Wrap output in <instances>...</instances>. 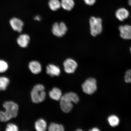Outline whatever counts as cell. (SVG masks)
Returning <instances> with one entry per match:
<instances>
[{"mask_svg":"<svg viewBox=\"0 0 131 131\" xmlns=\"http://www.w3.org/2000/svg\"><path fill=\"white\" fill-rule=\"evenodd\" d=\"M46 73L48 75L53 77L59 76L61 71L58 66L53 64H49L46 67Z\"/></svg>","mask_w":131,"mask_h":131,"instance_id":"cell-10","label":"cell"},{"mask_svg":"<svg viewBox=\"0 0 131 131\" xmlns=\"http://www.w3.org/2000/svg\"><path fill=\"white\" fill-rule=\"evenodd\" d=\"M35 127L36 130L38 131H45L47 128V123L45 119H38L35 123Z\"/></svg>","mask_w":131,"mask_h":131,"instance_id":"cell-16","label":"cell"},{"mask_svg":"<svg viewBox=\"0 0 131 131\" xmlns=\"http://www.w3.org/2000/svg\"><path fill=\"white\" fill-rule=\"evenodd\" d=\"M10 82L9 79L5 77H0V91L6 90Z\"/></svg>","mask_w":131,"mask_h":131,"instance_id":"cell-18","label":"cell"},{"mask_svg":"<svg viewBox=\"0 0 131 131\" xmlns=\"http://www.w3.org/2000/svg\"><path fill=\"white\" fill-rule=\"evenodd\" d=\"M82 87L85 94L88 95L94 94L97 89L96 80L93 78L88 79L82 85Z\"/></svg>","mask_w":131,"mask_h":131,"instance_id":"cell-5","label":"cell"},{"mask_svg":"<svg viewBox=\"0 0 131 131\" xmlns=\"http://www.w3.org/2000/svg\"><path fill=\"white\" fill-rule=\"evenodd\" d=\"M129 15L128 11L124 8H121L118 9L116 13V17L121 21H123L127 19Z\"/></svg>","mask_w":131,"mask_h":131,"instance_id":"cell-14","label":"cell"},{"mask_svg":"<svg viewBox=\"0 0 131 131\" xmlns=\"http://www.w3.org/2000/svg\"><path fill=\"white\" fill-rule=\"evenodd\" d=\"M124 79L126 83L131 82V69L128 70L126 72L124 77Z\"/></svg>","mask_w":131,"mask_h":131,"instance_id":"cell-24","label":"cell"},{"mask_svg":"<svg viewBox=\"0 0 131 131\" xmlns=\"http://www.w3.org/2000/svg\"><path fill=\"white\" fill-rule=\"evenodd\" d=\"M79 100V98L76 93L72 92L67 93L62 96L60 100V108L63 112L69 113L73 108L72 103L77 104Z\"/></svg>","mask_w":131,"mask_h":131,"instance_id":"cell-1","label":"cell"},{"mask_svg":"<svg viewBox=\"0 0 131 131\" xmlns=\"http://www.w3.org/2000/svg\"><path fill=\"white\" fill-rule=\"evenodd\" d=\"M61 7L65 10L70 11L73 9L75 6L73 0H61Z\"/></svg>","mask_w":131,"mask_h":131,"instance_id":"cell-15","label":"cell"},{"mask_svg":"<svg viewBox=\"0 0 131 131\" xmlns=\"http://www.w3.org/2000/svg\"><path fill=\"white\" fill-rule=\"evenodd\" d=\"M129 4L131 6V0H129Z\"/></svg>","mask_w":131,"mask_h":131,"instance_id":"cell-28","label":"cell"},{"mask_svg":"<svg viewBox=\"0 0 131 131\" xmlns=\"http://www.w3.org/2000/svg\"><path fill=\"white\" fill-rule=\"evenodd\" d=\"M130 51L131 52V47L130 49Z\"/></svg>","mask_w":131,"mask_h":131,"instance_id":"cell-30","label":"cell"},{"mask_svg":"<svg viewBox=\"0 0 131 131\" xmlns=\"http://www.w3.org/2000/svg\"><path fill=\"white\" fill-rule=\"evenodd\" d=\"M63 65L65 71L68 74L75 72L78 67L77 62L72 59L68 58L63 62Z\"/></svg>","mask_w":131,"mask_h":131,"instance_id":"cell-7","label":"cell"},{"mask_svg":"<svg viewBox=\"0 0 131 131\" xmlns=\"http://www.w3.org/2000/svg\"><path fill=\"white\" fill-rule=\"evenodd\" d=\"M10 120L8 117L5 111H0V121L2 122H6Z\"/></svg>","mask_w":131,"mask_h":131,"instance_id":"cell-23","label":"cell"},{"mask_svg":"<svg viewBox=\"0 0 131 131\" xmlns=\"http://www.w3.org/2000/svg\"><path fill=\"white\" fill-rule=\"evenodd\" d=\"M46 96L45 87L42 84L36 85L31 92L32 102L36 104L41 103L45 100Z\"/></svg>","mask_w":131,"mask_h":131,"instance_id":"cell-2","label":"cell"},{"mask_svg":"<svg viewBox=\"0 0 131 131\" xmlns=\"http://www.w3.org/2000/svg\"><path fill=\"white\" fill-rule=\"evenodd\" d=\"M121 37L125 40L131 39V26L125 25L119 27Z\"/></svg>","mask_w":131,"mask_h":131,"instance_id":"cell-9","label":"cell"},{"mask_svg":"<svg viewBox=\"0 0 131 131\" xmlns=\"http://www.w3.org/2000/svg\"><path fill=\"white\" fill-rule=\"evenodd\" d=\"M49 95L51 99L54 100L60 101L62 96L61 90L58 88H53L49 92Z\"/></svg>","mask_w":131,"mask_h":131,"instance_id":"cell-13","label":"cell"},{"mask_svg":"<svg viewBox=\"0 0 131 131\" xmlns=\"http://www.w3.org/2000/svg\"><path fill=\"white\" fill-rule=\"evenodd\" d=\"M48 6L51 10L56 11L61 7V2L59 0H49Z\"/></svg>","mask_w":131,"mask_h":131,"instance_id":"cell-17","label":"cell"},{"mask_svg":"<svg viewBox=\"0 0 131 131\" xmlns=\"http://www.w3.org/2000/svg\"><path fill=\"white\" fill-rule=\"evenodd\" d=\"M34 19L38 21H40L41 20V17L39 16H37L34 18Z\"/></svg>","mask_w":131,"mask_h":131,"instance_id":"cell-26","label":"cell"},{"mask_svg":"<svg viewBox=\"0 0 131 131\" xmlns=\"http://www.w3.org/2000/svg\"><path fill=\"white\" fill-rule=\"evenodd\" d=\"M29 68L34 74H38L42 71L41 65L39 62L37 61L30 62L29 63Z\"/></svg>","mask_w":131,"mask_h":131,"instance_id":"cell-11","label":"cell"},{"mask_svg":"<svg viewBox=\"0 0 131 131\" xmlns=\"http://www.w3.org/2000/svg\"><path fill=\"white\" fill-rule=\"evenodd\" d=\"M52 32L54 36L58 37H63L67 33L68 28L63 22H55L52 28Z\"/></svg>","mask_w":131,"mask_h":131,"instance_id":"cell-6","label":"cell"},{"mask_svg":"<svg viewBox=\"0 0 131 131\" xmlns=\"http://www.w3.org/2000/svg\"><path fill=\"white\" fill-rule=\"evenodd\" d=\"M8 68V65L7 62L4 60H0V73L5 72Z\"/></svg>","mask_w":131,"mask_h":131,"instance_id":"cell-21","label":"cell"},{"mask_svg":"<svg viewBox=\"0 0 131 131\" xmlns=\"http://www.w3.org/2000/svg\"><path fill=\"white\" fill-rule=\"evenodd\" d=\"M48 130L50 131H63L64 128L63 125L54 123H52L49 125Z\"/></svg>","mask_w":131,"mask_h":131,"instance_id":"cell-19","label":"cell"},{"mask_svg":"<svg viewBox=\"0 0 131 131\" xmlns=\"http://www.w3.org/2000/svg\"><path fill=\"white\" fill-rule=\"evenodd\" d=\"M90 33L94 37L100 34L102 31V20L100 18L92 16L89 19Z\"/></svg>","mask_w":131,"mask_h":131,"instance_id":"cell-3","label":"cell"},{"mask_svg":"<svg viewBox=\"0 0 131 131\" xmlns=\"http://www.w3.org/2000/svg\"><path fill=\"white\" fill-rule=\"evenodd\" d=\"M10 24L13 30L19 32H22L24 23L20 19L13 18L10 21Z\"/></svg>","mask_w":131,"mask_h":131,"instance_id":"cell-8","label":"cell"},{"mask_svg":"<svg viewBox=\"0 0 131 131\" xmlns=\"http://www.w3.org/2000/svg\"><path fill=\"white\" fill-rule=\"evenodd\" d=\"M5 110V112L10 119L17 117L19 110V106L17 104L12 101H6L3 104Z\"/></svg>","mask_w":131,"mask_h":131,"instance_id":"cell-4","label":"cell"},{"mask_svg":"<svg viewBox=\"0 0 131 131\" xmlns=\"http://www.w3.org/2000/svg\"><path fill=\"white\" fill-rule=\"evenodd\" d=\"M29 36L27 34H23L19 36L17 39L18 45L22 48L27 47L30 41Z\"/></svg>","mask_w":131,"mask_h":131,"instance_id":"cell-12","label":"cell"},{"mask_svg":"<svg viewBox=\"0 0 131 131\" xmlns=\"http://www.w3.org/2000/svg\"><path fill=\"white\" fill-rule=\"evenodd\" d=\"M18 130L19 128L17 125L11 123L7 124L5 130L6 131H18Z\"/></svg>","mask_w":131,"mask_h":131,"instance_id":"cell-22","label":"cell"},{"mask_svg":"<svg viewBox=\"0 0 131 131\" xmlns=\"http://www.w3.org/2000/svg\"><path fill=\"white\" fill-rule=\"evenodd\" d=\"M110 124L112 127H115L118 125L119 119L117 116L112 115L109 116L108 119Z\"/></svg>","mask_w":131,"mask_h":131,"instance_id":"cell-20","label":"cell"},{"mask_svg":"<svg viewBox=\"0 0 131 131\" xmlns=\"http://www.w3.org/2000/svg\"><path fill=\"white\" fill-rule=\"evenodd\" d=\"M90 131H99L100 130L99 129H98V128H93L91 130H90Z\"/></svg>","mask_w":131,"mask_h":131,"instance_id":"cell-27","label":"cell"},{"mask_svg":"<svg viewBox=\"0 0 131 131\" xmlns=\"http://www.w3.org/2000/svg\"><path fill=\"white\" fill-rule=\"evenodd\" d=\"M84 2L88 5L92 6L96 2V0H84Z\"/></svg>","mask_w":131,"mask_h":131,"instance_id":"cell-25","label":"cell"},{"mask_svg":"<svg viewBox=\"0 0 131 131\" xmlns=\"http://www.w3.org/2000/svg\"><path fill=\"white\" fill-rule=\"evenodd\" d=\"M79 131H82V130H81V129H79V130H77V131H79Z\"/></svg>","mask_w":131,"mask_h":131,"instance_id":"cell-29","label":"cell"}]
</instances>
